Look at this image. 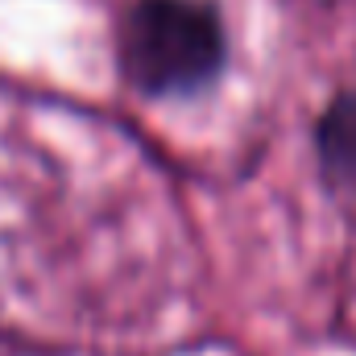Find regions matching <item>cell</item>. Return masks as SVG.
Segmentation results:
<instances>
[{
  "instance_id": "obj_1",
  "label": "cell",
  "mask_w": 356,
  "mask_h": 356,
  "mask_svg": "<svg viewBox=\"0 0 356 356\" xmlns=\"http://www.w3.org/2000/svg\"><path fill=\"white\" fill-rule=\"evenodd\" d=\"M220 63L224 25L203 0H137L120 25V67L145 95L207 88Z\"/></svg>"
},
{
  "instance_id": "obj_2",
  "label": "cell",
  "mask_w": 356,
  "mask_h": 356,
  "mask_svg": "<svg viewBox=\"0 0 356 356\" xmlns=\"http://www.w3.org/2000/svg\"><path fill=\"white\" fill-rule=\"evenodd\" d=\"M319 162L327 178L356 191V91L340 95L319 120Z\"/></svg>"
}]
</instances>
